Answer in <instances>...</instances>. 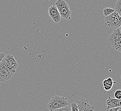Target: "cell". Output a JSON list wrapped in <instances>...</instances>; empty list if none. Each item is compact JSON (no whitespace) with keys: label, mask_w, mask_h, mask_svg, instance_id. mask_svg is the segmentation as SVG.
I'll list each match as a JSON object with an SVG mask.
<instances>
[{"label":"cell","mask_w":121,"mask_h":111,"mask_svg":"<svg viewBox=\"0 0 121 111\" xmlns=\"http://www.w3.org/2000/svg\"><path fill=\"white\" fill-rule=\"evenodd\" d=\"M16 72L4 59L0 63V82L4 83L11 79Z\"/></svg>","instance_id":"1"},{"label":"cell","mask_w":121,"mask_h":111,"mask_svg":"<svg viewBox=\"0 0 121 111\" xmlns=\"http://www.w3.org/2000/svg\"><path fill=\"white\" fill-rule=\"evenodd\" d=\"M68 105L69 103L67 98L56 95L50 99L47 104V107L49 111H52Z\"/></svg>","instance_id":"2"},{"label":"cell","mask_w":121,"mask_h":111,"mask_svg":"<svg viewBox=\"0 0 121 111\" xmlns=\"http://www.w3.org/2000/svg\"><path fill=\"white\" fill-rule=\"evenodd\" d=\"M105 24L108 27L116 30L119 29L121 26V17L115 11L105 17Z\"/></svg>","instance_id":"3"},{"label":"cell","mask_w":121,"mask_h":111,"mask_svg":"<svg viewBox=\"0 0 121 111\" xmlns=\"http://www.w3.org/2000/svg\"><path fill=\"white\" fill-rule=\"evenodd\" d=\"M56 6L58 9L60 16L63 19H70L71 11L68 3L64 0H58L56 2Z\"/></svg>","instance_id":"4"},{"label":"cell","mask_w":121,"mask_h":111,"mask_svg":"<svg viewBox=\"0 0 121 111\" xmlns=\"http://www.w3.org/2000/svg\"><path fill=\"white\" fill-rule=\"evenodd\" d=\"M89 99H82L77 100V103L79 111H94V107L89 103Z\"/></svg>","instance_id":"5"},{"label":"cell","mask_w":121,"mask_h":111,"mask_svg":"<svg viewBox=\"0 0 121 111\" xmlns=\"http://www.w3.org/2000/svg\"><path fill=\"white\" fill-rule=\"evenodd\" d=\"M48 14L52 20L56 23L60 21V16L58 9L56 6H51L48 9Z\"/></svg>","instance_id":"6"},{"label":"cell","mask_w":121,"mask_h":111,"mask_svg":"<svg viewBox=\"0 0 121 111\" xmlns=\"http://www.w3.org/2000/svg\"><path fill=\"white\" fill-rule=\"evenodd\" d=\"M106 104L108 109L117 107H121V99H117L109 97L106 101Z\"/></svg>","instance_id":"7"},{"label":"cell","mask_w":121,"mask_h":111,"mask_svg":"<svg viewBox=\"0 0 121 111\" xmlns=\"http://www.w3.org/2000/svg\"><path fill=\"white\" fill-rule=\"evenodd\" d=\"M7 63L15 70H16L18 66V63L14 58L13 56L11 54L6 55L4 58Z\"/></svg>","instance_id":"8"},{"label":"cell","mask_w":121,"mask_h":111,"mask_svg":"<svg viewBox=\"0 0 121 111\" xmlns=\"http://www.w3.org/2000/svg\"><path fill=\"white\" fill-rule=\"evenodd\" d=\"M118 40H121V32L119 29L114 30L107 39V41L108 42Z\"/></svg>","instance_id":"9"},{"label":"cell","mask_w":121,"mask_h":111,"mask_svg":"<svg viewBox=\"0 0 121 111\" xmlns=\"http://www.w3.org/2000/svg\"><path fill=\"white\" fill-rule=\"evenodd\" d=\"M116 83L111 77L105 79L103 82V84L105 90L109 91L111 89L114 83Z\"/></svg>","instance_id":"10"},{"label":"cell","mask_w":121,"mask_h":111,"mask_svg":"<svg viewBox=\"0 0 121 111\" xmlns=\"http://www.w3.org/2000/svg\"><path fill=\"white\" fill-rule=\"evenodd\" d=\"M115 11V9H112L110 8H105L103 10V14L105 17H107Z\"/></svg>","instance_id":"11"},{"label":"cell","mask_w":121,"mask_h":111,"mask_svg":"<svg viewBox=\"0 0 121 111\" xmlns=\"http://www.w3.org/2000/svg\"><path fill=\"white\" fill-rule=\"evenodd\" d=\"M115 10L121 17V0H118L115 5Z\"/></svg>","instance_id":"12"},{"label":"cell","mask_w":121,"mask_h":111,"mask_svg":"<svg viewBox=\"0 0 121 111\" xmlns=\"http://www.w3.org/2000/svg\"><path fill=\"white\" fill-rule=\"evenodd\" d=\"M52 111H71V109H70V107L69 106H68L60 109H55Z\"/></svg>","instance_id":"13"},{"label":"cell","mask_w":121,"mask_h":111,"mask_svg":"<svg viewBox=\"0 0 121 111\" xmlns=\"http://www.w3.org/2000/svg\"><path fill=\"white\" fill-rule=\"evenodd\" d=\"M114 97L117 99H121V90L116 91L114 93Z\"/></svg>","instance_id":"14"},{"label":"cell","mask_w":121,"mask_h":111,"mask_svg":"<svg viewBox=\"0 0 121 111\" xmlns=\"http://www.w3.org/2000/svg\"><path fill=\"white\" fill-rule=\"evenodd\" d=\"M70 107H71V111H79L76 102L72 103L71 104Z\"/></svg>","instance_id":"15"},{"label":"cell","mask_w":121,"mask_h":111,"mask_svg":"<svg viewBox=\"0 0 121 111\" xmlns=\"http://www.w3.org/2000/svg\"><path fill=\"white\" fill-rule=\"evenodd\" d=\"M5 54L4 53H3L1 52H0V63L2 62L3 59L4 58Z\"/></svg>","instance_id":"16"},{"label":"cell","mask_w":121,"mask_h":111,"mask_svg":"<svg viewBox=\"0 0 121 111\" xmlns=\"http://www.w3.org/2000/svg\"><path fill=\"white\" fill-rule=\"evenodd\" d=\"M120 107H117V108H114L112 109H109V111H118L119 110Z\"/></svg>","instance_id":"17"},{"label":"cell","mask_w":121,"mask_h":111,"mask_svg":"<svg viewBox=\"0 0 121 111\" xmlns=\"http://www.w3.org/2000/svg\"><path fill=\"white\" fill-rule=\"evenodd\" d=\"M119 30H120V31H121V27H120V28H119Z\"/></svg>","instance_id":"18"},{"label":"cell","mask_w":121,"mask_h":111,"mask_svg":"<svg viewBox=\"0 0 121 111\" xmlns=\"http://www.w3.org/2000/svg\"><path fill=\"white\" fill-rule=\"evenodd\" d=\"M119 111H121V110L119 109Z\"/></svg>","instance_id":"19"},{"label":"cell","mask_w":121,"mask_h":111,"mask_svg":"<svg viewBox=\"0 0 121 111\" xmlns=\"http://www.w3.org/2000/svg\"><path fill=\"white\" fill-rule=\"evenodd\" d=\"M120 110H121V107H120Z\"/></svg>","instance_id":"20"},{"label":"cell","mask_w":121,"mask_h":111,"mask_svg":"<svg viewBox=\"0 0 121 111\" xmlns=\"http://www.w3.org/2000/svg\"><path fill=\"white\" fill-rule=\"evenodd\" d=\"M120 77H121V76H120Z\"/></svg>","instance_id":"21"}]
</instances>
